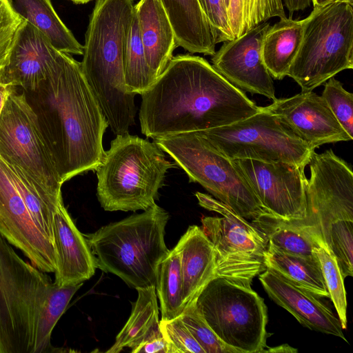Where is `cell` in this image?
Listing matches in <instances>:
<instances>
[{"label":"cell","instance_id":"277c9868","mask_svg":"<svg viewBox=\"0 0 353 353\" xmlns=\"http://www.w3.org/2000/svg\"><path fill=\"white\" fill-rule=\"evenodd\" d=\"M168 219V212L155 203L85 234L97 268L130 288L155 286L159 265L170 250L164 239Z\"/></svg>","mask_w":353,"mask_h":353},{"label":"cell","instance_id":"5bb4252c","mask_svg":"<svg viewBox=\"0 0 353 353\" xmlns=\"http://www.w3.org/2000/svg\"><path fill=\"white\" fill-rule=\"evenodd\" d=\"M232 160L267 212L284 221L306 216L305 168L285 162Z\"/></svg>","mask_w":353,"mask_h":353},{"label":"cell","instance_id":"b9f144b4","mask_svg":"<svg viewBox=\"0 0 353 353\" xmlns=\"http://www.w3.org/2000/svg\"><path fill=\"white\" fill-rule=\"evenodd\" d=\"M283 1L291 17L294 12L310 7L312 0H283Z\"/></svg>","mask_w":353,"mask_h":353},{"label":"cell","instance_id":"4fadbf2b","mask_svg":"<svg viewBox=\"0 0 353 353\" xmlns=\"http://www.w3.org/2000/svg\"><path fill=\"white\" fill-rule=\"evenodd\" d=\"M308 165L306 216L287 222L321 236L335 221L353 220V172L332 149L314 152Z\"/></svg>","mask_w":353,"mask_h":353},{"label":"cell","instance_id":"e0dca14e","mask_svg":"<svg viewBox=\"0 0 353 353\" xmlns=\"http://www.w3.org/2000/svg\"><path fill=\"white\" fill-rule=\"evenodd\" d=\"M265 108L314 150L323 144L353 139L322 97L312 91L276 99Z\"/></svg>","mask_w":353,"mask_h":353},{"label":"cell","instance_id":"1f68e13d","mask_svg":"<svg viewBox=\"0 0 353 353\" xmlns=\"http://www.w3.org/2000/svg\"><path fill=\"white\" fill-rule=\"evenodd\" d=\"M228 17L233 39L273 17H286L283 0H230Z\"/></svg>","mask_w":353,"mask_h":353},{"label":"cell","instance_id":"44dd1931","mask_svg":"<svg viewBox=\"0 0 353 353\" xmlns=\"http://www.w3.org/2000/svg\"><path fill=\"white\" fill-rule=\"evenodd\" d=\"M174 249L180 257L185 307L216 277V256L212 243L195 225L188 227Z\"/></svg>","mask_w":353,"mask_h":353},{"label":"cell","instance_id":"484cf974","mask_svg":"<svg viewBox=\"0 0 353 353\" xmlns=\"http://www.w3.org/2000/svg\"><path fill=\"white\" fill-rule=\"evenodd\" d=\"M13 10L43 33L59 51L82 55L83 46L61 20L50 0H8Z\"/></svg>","mask_w":353,"mask_h":353},{"label":"cell","instance_id":"8fae6325","mask_svg":"<svg viewBox=\"0 0 353 353\" xmlns=\"http://www.w3.org/2000/svg\"><path fill=\"white\" fill-rule=\"evenodd\" d=\"M196 132L230 159L285 162L305 168L315 152L265 107L234 123Z\"/></svg>","mask_w":353,"mask_h":353},{"label":"cell","instance_id":"ab89813d","mask_svg":"<svg viewBox=\"0 0 353 353\" xmlns=\"http://www.w3.org/2000/svg\"><path fill=\"white\" fill-rule=\"evenodd\" d=\"M216 36L217 43L233 39L224 0H199Z\"/></svg>","mask_w":353,"mask_h":353},{"label":"cell","instance_id":"7a4b0ae2","mask_svg":"<svg viewBox=\"0 0 353 353\" xmlns=\"http://www.w3.org/2000/svg\"><path fill=\"white\" fill-rule=\"evenodd\" d=\"M55 157L62 181L101 163L105 117L82 72L80 62L61 52L48 78L25 92Z\"/></svg>","mask_w":353,"mask_h":353},{"label":"cell","instance_id":"e575fe53","mask_svg":"<svg viewBox=\"0 0 353 353\" xmlns=\"http://www.w3.org/2000/svg\"><path fill=\"white\" fill-rule=\"evenodd\" d=\"M334 255L345 279L353 276V220L331 223L320 236Z\"/></svg>","mask_w":353,"mask_h":353},{"label":"cell","instance_id":"9a60e30c","mask_svg":"<svg viewBox=\"0 0 353 353\" xmlns=\"http://www.w3.org/2000/svg\"><path fill=\"white\" fill-rule=\"evenodd\" d=\"M0 234L44 272H54L52 241L39 229L14 185L7 165L0 157Z\"/></svg>","mask_w":353,"mask_h":353},{"label":"cell","instance_id":"9c48e42d","mask_svg":"<svg viewBox=\"0 0 353 353\" xmlns=\"http://www.w3.org/2000/svg\"><path fill=\"white\" fill-rule=\"evenodd\" d=\"M194 301L214 332L237 353H260L267 347V306L251 285L216 276Z\"/></svg>","mask_w":353,"mask_h":353},{"label":"cell","instance_id":"30bf717a","mask_svg":"<svg viewBox=\"0 0 353 353\" xmlns=\"http://www.w3.org/2000/svg\"><path fill=\"white\" fill-rule=\"evenodd\" d=\"M16 88L0 114V157L22 170L40 190L61 199L63 182L51 146L25 91Z\"/></svg>","mask_w":353,"mask_h":353},{"label":"cell","instance_id":"f1b7e54d","mask_svg":"<svg viewBox=\"0 0 353 353\" xmlns=\"http://www.w3.org/2000/svg\"><path fill=\"white\" fill-rule=\"evenodd\" d=\"M6 165L12 182L34 222L53 243L54 215L57 206L63 201L62 198L56 199L44 192L19 168Z\"/></svg>","mask_w":353,"mask_h":353},{"label":"cell","instance_id":"f35d334b","mask_svg":"<svg viewBox=\"0 0 353 353\" xmlns=\"http://www.w3.org/2000/svg\"><path fill=\"white\" fill-rule=\"evenodd\" d=\"M23 19L12 8L8 0H0V72L6 65L11 48Z\"/></svg>","mask_w":353,"mask_h":353},{"label":"cell","instance_id":"d6a6232c","mask_svg":"<svg viewBox=\"0 0 353 353\" xmlns=\"http://www.w3.org/2000/svg\"><path fill=\"white\" fill-rule=\"evenodd\" d=\"M82 285L79 283L61 287L52 283L39 318L34 353L56 351L50 342L52 330Z\"/></svg>","mask_w":353,"mask_h":353},{"label":"cell","instance_id":"52a82bcc","mask_svg":"<svg viewBox=\"0 0 353 353\" xmlns=\"http://www.w3.org/2000/svg\"><path fill=\"white\" fill-rule=\"evenodd\" d=\"M52 283L0 234V353H34L39 318Z\"/></svg>","mask_w":353,"mask_h":353},{"label":"cell","instance_id":"603a6c76","mask_svg":"<svg viewBox=\"0 0 353 353\" xmlns=\"http://www.w3.org/2000/svg\"><path fill=\"white\" fill-rule=\"evenodd\" d=\"M173 29L178 46L190 53L212 56L216 36L199 0H158Z\"/></svg>","mask_w":353,"mask_h":353},{"label":"cell","instance_id":"60d3db41","mask_svg":"<svg viewBox=\"0 0 353 353\" xmlns=\"http://www.w3.org/2000/svg\"><path fill=\"white\" fill-rule=\"evenodd\" d=\"M132 353H168L167 342L162 334L151 337L143 342Z\"/></svg>","mask_w":353,"mask_h":353},{"label":"cell","instance_id":"ac0fdd59","mask_svg":"<svg viewBox=\"0 0 353 353\" xmlns=\"http://www.w3.org/2000/svg\"><path fill=\"white\" fill-rule=\"evenodd\" d=\"M60 54L43 33L23 19L3 70L2 79L25 92L34 91L48 78Z\"/></svg>","mask_w":353,"mask_h":353},{"label":"cell","instance_id":"d590c367","mask_svg":"<svg viewBox=\"0 0 353 353\" xmlns=\"http://www.w3.org/2000/svg\"><path fill=\"white\" fill-rule=\"evenodd\" d=\"M179 317L205 353H237L214 332L198 311L194 300L185 307Z\"/></svg>","mask_w":353,"mask_h":353},{"label":"cell","instance_id":"74e56055","mask_svg":"<svg viewBox=\"0 0 353 353\" xmlns=\"http://www.w3.org/2000/svg\"><path fill=\"white\" fill-rule=\"evenodd\" d=\"M159 326L167 342L168 353H205L179 316L160 320Z\"/></svg>","mask_w":353,"mask_h":353},{"label":"cell","instance_id":"d6986e66","mask_svg":"<svg viewBox=\"0 0 353 353\" xmlns=\"http://www.w3.org/2000/svg\"><path fill=\"white\" fill-rule=\"evenodd\" d=\"M259 279L270 298L292 314L301 325L347 342L339 318L321 297L295 285L269 268L259 274Z\"/></svg>","mask_w":353,"mask_h":353},{"label":"cell","instance_id":"8d00e7d4","mask_svg":"<svg viewBox=\"0 0 353 353\" xmlns=\"http://www.w3.org/2000/svg\"><path fill=\"white\" fill-rule=\"evenodd\" d=\"M321 97L343 128L353 137V94L333 77L325 82Z\"/></svg>","mask_w":353,"mask_h":353},{"label":"cell","instance_id":"6da1fadb","mask_svg":"<svg viewBox=\"0 0 353 353\" xmlns=\"http://www.w3.org/2000/svg\"><path fill=\"white\" fill-rule=\"evenodd\" d=\"M141 132L153 139L228 125L261 111L199 56L173 57L141 94Z\"/></svg>","mask_w":353,"mask_h":353},{"label":"cell","instance_id":"4dcf8cb0","mask_svg":"<svg viewBox=\"0 0 353 353\" xmlns=\"http://www.w3.org/2000/svg\"><path fill=\"white\" fill-rule=\"evenodd\" d=\"M123 72L127 88L136 94L143 93L155 81L146 60L135 9L125 41Z\"/></svg>","mask_w":353,"mask_h":353},{"label":"cell","instance_id":"f6af8a7d","mask_svg":"<svg viewBox=\"0 0 353 353\" xmlns=\"http://www.w3.org/2000/svg\"><path fill=\"white\" fill-rule=\"evenodd\" d=\"M334 1H347L353 3V0H312V3L313 4L314 7H319Z\"/></svg>","mask_w":353,"mask_h":353},{"label":"cell","instance_id":"7402d4cb","mask_svg":"<svg viewBox=\"0 0 353 353\" xmlns=\"http://www.w3.org/2000/svg\"><path fill=\"white\" fill-rule=\"evenodd\" d=\"M134 9L146 60L156 80L178 47L175 35L158 0H140Z\"/></svg>","mask_w":353,"mask_h":353},{"label":"cell","instance_id":"f546056e","mask_svg":"<svg viewBox=\"0 0 353 353\" xmlns=\"http://www.w3.org/2000/svg\"><path fill=\"white\" fill-rule=\"evenodd\" d=\"M251 223L265 234L268 243L281 250L307 257L316 255L313 236L304 230L270 214Z\"/></svg>","mask_w":353,"mask_h":353},{"label":"cell","instance_id":"ba28073f","mask_svg":"<svg viewBox=\"0 0 353 353\" xmlns=\"http://www.w3.org/2000/svg\"><path fill=\"white\" fill-rule=\"evenodd\" d=\"M156 143L214 199L253 221L269 215L232 160L196 132L156 138Z\"/></svg>","mask_w":353,"mask_h":353},{"label":"cell","instance_id":"7bdbcfd3","mask_svg":"<svg viewBox=\"0 0 353 353\" xmlns=\"http://www.w3.org/2000/svg\"><path fill=\"white\" fill-rule=\"evenodd\" d=\"M2 72H0V114L4 102L9 93L16 87L6 83L2 79Z\"/></svg>","mask_w":353,"mask_h":353},{"label":"cell","instance_id":"ee69618b","mask_svg":"<svg viewBox=\"0 0 353 353\" xmlns=\"http://www.w3.org/2000/svg\"><path fill=\"white\" fill-rule=\"evenodd\" d=\"M297 350L294 349L288 344H283L279 346L268 348V350H263L262 352H296Z\"/></svg>","mask_w":353,"mask_h":353},{"label":"cell","instance_id":"83f0119b","mask_svg":"<svg viewBox=\"0 0 353 353\" xmlns=\"http://www.w3.org/2000/svg\"><path fill=\"white\" fill-rule=\"evenodd\" d=\"M155 290L160 303L161 320L179 316L185 303L180 257L174 248L159 265Z\"/></svg>","mask_w":353,"mask_h":353},{"label":"cell","instance_id":"7dc6e473","mask_svg":"<svg viewBox=\"0 0 353 353\" xmlns=\"http://www.w3.org/2000/svg\"><path fill=\"white\" fill-rule=\"evenodd\" d=\"M224 2H225V6H226V8H227V11H228V7H229V3H230V0H224Z\"/></svg>","mask_w":353,"mask_h":353},{"label":"cell","instance_id":"cb8c5ba5","mask_svg":"<svg viewBox=\"0 0 353 353\" xmlns=\"http://www.w3.org/2000/svg\"><path fill=\"white\" fill-rule=\"evenodd\" d=\"M304 19L281 18L270 26L261 46L263 63L272 77L281 80L288 76L300 48Z\"/></svg>","mask_w":353,"mask_h":353},{"label":"cell","instance_id":"bcb514c9","mask_svg":"<svg viewBox=\"0 0 353 353\" xmlns=\"http://www.w3.org/2000/svg\"><path fill=\"white\" fill-rule=\"evenodd\" d=\"M70 1H72V2H74L75 3L83 4V3H86L89 2L91 0H70Z\"/></svg>","mask_w":353,"mask_h":353},{"label":"cell","instance_id":"5b68a950","mask_svg":"<svg viewBox=\"0 0 353 353\" xmlns=\"http://www.w3.org/2000/svg\"><path fill=\"white\" fill-rule=\"evenodd\" d=\"M172 167L156 143L129 133L117 135L95 170L101 207L111 212L147 210L155 204Z\"/></svg>","mask_w":353,"mask_h":353},{"label":"cell","instance_id":"d4e9b609","mask_svg":"<svg viewBox=\"0 0 353 353\" xmlns=\"http://www.w3.org/2000/svg\"><path fill=\"white\" fill-rule=\"evenodd\" d=\"M136 290L138 297L132 303L130 316L107 353H118L125 347L132 350L150 338L161 333L155 286Z\"/></svg>","mask_w":353,"mask_h":353},{"label":"cell","instance_id":"7c38bea8","mask_svg":"<svg viewBox=\"0 0 353 353\" xmlns=\"http://www.w3.org/2000/svg\"><path fill=\"white\" fill-rule=\"evenodd\" d=\"M195 196L201 207L221 215L203 216L201 220V229L214 250L216 276L251 285L253 279L266 269V236L214 197L199 192Z\"/></svg>","mask_w":353,"mask_h":353},{"label":"cell","instance_id":"ffe728a7","mask_svg":"<svg viewBox=\"0 0 353 353\" xmlns=\"http://www.w3.org/2000/svg\"><path fill=\"white\" fill-rule=\"evenodd\" d=\"M53 244L56 253L54 283L57 285L83 283L94 275L97 268L94 255L63 201L54 215Z\"/></svg>","mask_w":353,"mask_h":353},{"label":"cell","instance_id":"3957f363","mask_svg":"<svg viewBox=\"0 0 353 353\" xmlns=\"http://www.w3.org/2000/svg\"><path fill=\"white\" fill-rule=\"evenodd\" d=\"M134 0H97L85 37L82 72L113 133H129L136 94L124 81L123 55Z\"/></svg>","mask_w":353,"mask_h":353},{"label":"cell","instance_id":"836d02e7","mask_svg":"<svg viewBox=\"0 0 353 353\" xmlns=\"http://www.w3.org/2000/svg\"><path fill=\"white\" fill-rule=\"evenodd\" d=\"M315 242L314 252L319 259L323 279L342 328H347V300L344 278L332 250L317 234H311Z\"/></svg>","mask_w":353,"mask_h":353},{"label":"cell","instance_id":"4316f807","mask_svg":"<svg viewBox=\"0 0 353 353\" xmlns=\"http://www.w3.org/2000/svg\"><path fill=\"white\" fill-rule=\"evenodd\" d=\"M265 268L271 269L295 285L319 297H329L316 255L302 256L285 252L268 243L264 253Z\"/></svg>","mask_w":353,"mask_h":353},{"label":"cell","instance_id":"2e32d148","mask_svg":"<svg viewBox=\"0 0 353 353\" xmlns=\"http://www.w3.org/2000/svg\"><path fill=\"white\" fill-rule=\"evenodd\" d=\"M270 26L263 22L243 35L223 44L212 55L213 68L242 91L276 99L270 72L261 54L262 41Z\"/></svg>","mask_w":353,"mask_h":353},{"label":"cell","instance_id":"8992f818","mask_svg":"<svg viewBox=\"0 0 353 353\" xmlns=\"http://www.w3.org/2000/svg\"><path fill=\"white\" fill-rule=\"evenodd\" d=\"M353 3L334 1L314 7L304 19L300 48L288 76L301 92L312 91L353 68Z\"/></svg>","mask_w":353,"mask_h":353}]
</instances>
